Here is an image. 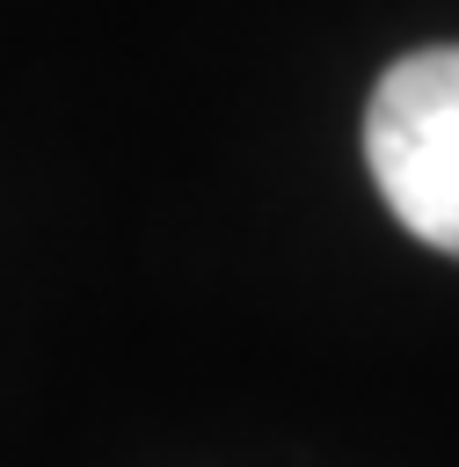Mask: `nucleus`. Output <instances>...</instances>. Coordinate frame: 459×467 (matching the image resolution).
<instances>
[{
    "label": "nucleus",
    "mask_w": 459,
    "mask_h": 467,
    "mask_svg": "<svg viewBox=\"0 0 459 467\" xmlns=\"http://www.w3.org/2000/svg\"><path fill=\"white\" fill-rule=\"evenodd\" d=\"M364 161L386 212L459 255V44L408 51L379 73L364 109Z\"/></svg>",
    "instance_id": "nucleus-1"
}]
</instances>
